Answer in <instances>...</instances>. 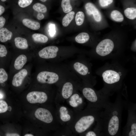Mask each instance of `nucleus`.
Listing matches in <instances>:
<instances>
[{
  "mask_svg": "<svg viewBox=\"0 0 136 136\" xmlns=\"http://www.w3.org/2000/svg\"><path fill=\"white\" fill-rule=\"evenodd\" d=\"M90 39L88 34L86 32H82L79 33L75 38V40L80 44H84L87 42Z\"/></svg>",
  "mask_w": 136,
  "mask_h": 136,
  "instance_id": "19",
  "label": "nucleus"
},
{
  "mask_svg": "<svg viewBox=\"0 0 136 136\" xmlns=\"http://www.w3.org/2000/svg\"><path fill=\"white\" fill-rule=\"evenodd\" d=\"M6 22V19L3 16L0 17V29L3 27Z\"/></svg>",
  "mask_w": 136,
  "mask_h": 136,
  "instance_id": "36",
  "label": "nucleus"
},
{
  "mask_svg": "<svg viewBox=\"0 0 136 136\" xmlns=\"http://www.w3.org/2000/svg\"><path fill=\"white\" fill-rule=\"evenodd\" d=\"M82 93L84 97L91 104V108L103 109L110 103L109 96L100 90L97 91L91 87H85L83 89Z\"/></svg>",
  "mask_w": 136,
  "mask_h": 136,
  "instance_id": "3",
  "label": "nucleus"
},
{
  "mask_svg": "<svg viewBox=\"0 0 136 136\" xmlns=\"http://www.w3.org/2000/svg\"><path fill=\"white\" fill-rule=\"evenodd\" d=\"M113 0H99V2L102 7H105L111 4Z\"/></svg>",
  "mask_w": 136,
  "mask_h": 136,
  "instance_id": "34",
  "label": "nucleus"
},
{
  "mask_svg": "<svg viewBox=\"0 0 136 136\" xmlns=\"http://www.w3.org/2000/svg\"><path fill=\"white\" fill-rule=\"evenodd\" d=\"M26 98L28 101L31 104L43 103L47 100V94L43 92L33 91L27 94Z\"/></svg>",
  "mask_w": 136,
  "mask_h": 136,
  "instance_id": "8",
  "label": "nucleus"
},
{
  "mask_svg": "<svg viewBox=\"0 0 136 136\" xmlns=\"http://www.w3.org/2000/svg\"><path fill=\"white\" fill-rule=\"evenodd\" d=\"M12 33L7 28L3 27L0 29V41L6 42L11 38Z\"/></svg>",
  "mask_w": 136,
  "mask_h": 136,
  "instance_id": "14",
  "label": "nucleus"
},
{
  "mask_svg": "<svg viewBox=\"0 0 136 136\" xmlns=\"http://www.w3.org/2000/svg\"><path fill=\"white\" fill-rule=\"evenodd\" d=\"M8 108V105L5 101L0 100V113L5 112Z\"/></svg>",
  "mask_w": 136,
  "mask_h": 136,
  "instance_id": "33",
  "label": "nucleus"
},
{
  "mask_svg": "<svg viewBox=\"0 0 136 136\" xmlns=\"http://www.w3.org/2000/svg\"><path fill=\"white\" fill-rule=\"evenodd\" d=\"M50 29L49 34L50 36H53L55 33V25L53 24H51L49 26Z\"/></svg>",
  "mask_w": 136,
  "mask_h": 136,
  "instance_id": "35",
  "label": "nucleus"
},
{
  "mask_svg": "<svg viewBox=\"0 0 136 136\" xmlns=\"http://www.w3.org/2000/svg\"><path fill=\"white\" fill-rule=\"evenodd\" d=\"M58 48L55 46H50L45 47L40 50L38 54L41 58L49 59L55 58L57 55Z\"/></svg>",
  "mask_w": 136,
  "mask_h": 136,
  "instance_id": "9",
  "label": "nucleus"
},
{
  "mask_svg": "<svg viewBox=\"0 0 136 136\" xmlns=\"http://www.w3.org/2000/svg\"><path fill=\"white\" fill-rule=\"evenodd\" d=\"M36 118L47 123H51L53 120V117L51 112L48 110L43 108L38 109L35 112Z\"/></svg>",
  "mask_w": 136,
  "mask_h": 136,
  "instance_id": "10",
  "label": "nucleus"
},
{
  "mask_svg": "<svg viewBox=\"0 0 136 136\" xmlns=\"http://www.w3.org/2000/svg\"><path fill=\"white\" fill-rule=\"evenodd\" d=\"M37 79L40 83L52 84L56 83L58 80L59 77L54 72L44 71L38 74Z\"/></svg>",
  "mask_w": 136,
  "mask_h": 136,
  "instance_id": "7",
  "label": "nucleus"
},
{
  "mask_svg": "<svg viewBox=\"0 0 136 136\" xmlns=\"http://www.w3.org/2000/svg\"><path fill=\"white\" fill-rule=\"evenodd\" d=\"M3 97V94L2 93H0V99L2 98Z\"/></svg>",
  "mask_w": 136,
  "mask_h": 136,
  "instance_id": "41",
  "label": "nucleus"
},
{
  "mask_svg": "<svg viewBox=\"0 0 136 136\" xmlns=\"http://www.w3.org/2000/svg\"><path fill=\"white\" fill-rule=\"evenodd\" d=\"M27 74L26 69H23L15 74L12 81V84L15 87H19L22 84L23 81Z\"/></svg>",
  "mask_w": 136,
  "mask_h": 136,
  "instance_id": "11",
  "label": "nucleus"
},
{
  "mask_svg": "<svg viewBox=\"0 0 136 136\" xmlns=\"http://www.w3.org/2000/svg\"><path fill=\"white\" fill-rule=\"evenodd\" d=\"M103 109L93 108L90 114L82 116L75 124V128L78 133H82L89 129L99 120Z\"/></svg>",
  "mask_w": 136,
  "mask_h": 136,
  "instance_id": "4",
  "label": "nucleus"
},
{
  "mask_svg": "<svg viewBox=\"0 0 136 136\" xmlns=\"http://www.w3.org/2000/svg\"><path fill=\"white\" fill-rule=\"evenodd\" d=\"M40 0L43 2H45L47 0Z\"/></svg>",
  "mask_w": 136,
  "mask_h": 136,
  "instance_id": "43",
  "label": "nucleus"
},
{
  "mask_svg": "<svg viewBox=\"0 0 136 136\" xmlns=\"http://www.w3.org/2000/svg\"><path fill=\"white\" fill-rule=\"evenodd\" d=\"M5 8L2 5H0V16L2 15L5 12Z\"/></svg>",
  "mask_w": 136,
  "mask_h": 136,
  "instance_id": "39",
  "label": "nucleus"
},
{
  "mask_svg": "<svg viewBox=\"0 0 136 136\" xmlns=\"http://www.w3.org/2000/svg\"><path fill=\"white\" fill-rule=\"evenodd\" d=\"M8 75L5 70L0 68V84H3L6 82L8 79Z\"/></svg>",
  "mask_w": 136,
  "mask_h": 136,
  "instance_id": "28",
  "label": "nucleus"
},
{
  "mask_svg": "<svg viewBox=\"0 0 136 136\" xmlns=\"http://www.w3.org/2000/svg\"><path fill=\"white\" fill-rule=\"evenodd\" d=\"M22 22L24 25L32 30H37L40 27V24L39 22L29 19H24L22 20Z\"/></svg>",
  "mask_w": 136,
  "mask_h": 136,
  "instance_id": "15",
  "label": "nucleus"
},
{
  "mask_svg": "<svg viewBox=\"0 0 136 136\" xmlns=\"http://www.w3.org/2000/svg\"><path fill=\"white\" fill-rule=\"evenodd\" d=\"M92 15L96 21L100 22L101 21V16L100 13L97 8L94 11Z\"/></svg>",
  "mask_w": 136,
  "mask_h": 136,
  "instance_id": "31",
  "label": "nucleus"
},
{
  "mask_svg": "<svg viewBox=\"0 0 136 136\" xmlns=\"http://www.w3.org/2000/svg\"><path fill=\"white\" fill-rule=\"evenodd\" d=\"M124 14L127 18L133 19L136 17V9L134 8H128L125 9L124 11Z\"/></svg>",
  "mask_w": 136,
  "mask_h": 136,
  "instance_id": "23",
  "label": "nucleus"
},
{
  "mask_svg": "<svg viewBox=\"0 0 136 136\" xmlns=\"http://www.w3.org/2000/svg\"><path fill=\"white\" fill-rule=\"evenodd\" d=\"M125 105V101L119 93L115 101L110 102L102 110L98 121L101 136L120 135L122 114Z\"/></svg>",
  "mask_w": 136,
  "mask_h": 136,
  "instance_id": "1",
  "label": "nucleus"
},
{
  "mask_svg": "<svg viewBox=\"0 0 136 136\" xmlns=\"http://www.w3.org/2000/svg\"><path fill=\"white\" fill-rule=\"evenodd\" d=\"M115 44L109 39H106L100 42L95 49V56L101 58H109L115 56L114 52Z\"/></svg>",
  "mask_w": 136,
  "mask_h": 136,
  "instance_id": "6",
  "label": "nucleus"
},
{
  "mask_svg": "<svg viewBox=\"0 0 136 136\" xmlns=\"http://www.w3.org/2000/svg\"><path fill=\"white\" fill-rule=\"evenodd\" d=\"M73 67L75 70L81 76H86L90 74L88 67L82 63L76 62L74 64Z\"/></svg>",
  "mask_w": 136,
  "mask_h": 136,
  "instance_id": "12",
  "label": "nucleus"
},
{
  "mask_svg": "<svg viewBox=\"0 0 136 136\" xmlns=\"http://www.w3.org/2000/svg\"><path fill=\"white\" fill-rule=\"evenodd\" d=\"M85 18L84 13L82 11L78 12L75 17V21L76 24L78 26L82 25L83 23Z\"/></svg>",
  "mask_w": 136,
  "mask_h": 136,
  "instance_id": "26",
  "label": "nucleus"
},
{
  "mask_svg": "<svg viewBox=\"0 0 136 136\" xmlns=\"http://www.w3.org/2000/svg\"><path fill=\"white\" fill-rule=\"evenodd\" d=\"M27 61L26 56L21 54L16 59L14 63V67L16 70L21 69L26 63Z\"/></svg>",
  "mask_w": 136,
  "mask_h": 136,
  "instance_id": "16",
  "label": "nucleus"
},
{
  "mask_svg": "<svg viewBox=\"0 0 136 136\" xmlns=\"http://www.w3.org/2000/svg\"><path fill=\"white\" fill-rule=\"evenodd\" d=\"M44 17V16L43 13H39L38 14L37 17L38 19L41 20L43 19Z\"/></svg>",
  "mask_w": 136,
  "mask_h": 136,
  "instance_id": "38",
  "label": "nucleus"
},
{
  "mask_svg": "<svg viewBox=\"0 0 136 136\" xmlns=\"http://www.w3.org/2000/svg\"><path fill=\"white\" fill-rule=\"evenodd\" d=\"M60 118L63 121L66 122L70 120L71 117L68 114V111L66 107L62 106L60 109Z\"/></svg>",
  "mask_w": 136,
  "mask_h": 136,
  "instance_id": "20",
  "label": "nucleus"
},
{
  "mask_svg": "<svg viewBox=\"0 0 136 136\" xmlns=\"http://www.w3.org/2000/svg\"><path fill=\"white\" fill-rule=\"evenodd\" d=\"M7 0H1V1L2 2H4L6 1Z\"/></svg>",
  "mask_w": 136,
  "mask_h": 136,
  "instance_id": "44",
  "label": "nucleus"
},
{
  "mask_svg": "<svg viewBox=\"0 0 136 136\" xmlns=\"http://www.w3.org/2000/svg\"><path fill=\"white\" fill-rule=\"evenodd\" d=\"M111 16L112 18L115 21L121 22L124 20V17L122 14L119 11L114 10L111 12Z\"/></svg>",
  "mask_w": 136,
  "mask_h": 136,
  "instance_id": "24",
  "label": "nucleus"
},
{
  "mask_svg": "<svg viewBox=\"0 0 136 136\" xmlns=\"http://www.w3.org/2000/svg\"><path fill=\"white\" fill-rule=\"evenodd\" d=\"M98 74L101 77L104 87L100 90L109 96L121 89L125 72L117 64H107L99 70Z\"/></svg>",
  "mask_w": 136,
  "mask_h": 136,
  "instance_id": "2",
  "label": "nucleus"
},
{
  "mask_svg": "<svg viewBox=\"0 0 136 136\" xmlns=\"http://www.w3.org/2000/svg\"><path fill=\"white\" fill-rule=\"evenodd\" d=\"M75 14L73 11L68 13L63 17L62 20V23L63 26L66 27L68 26L73 19Z\"/></svg>",
  "mask_w": 136,
  "mask_h": 136,
  "instance_id": "22",
  "label": "nucleus"
},
{
  "mask_svg": "<svg viewBox=\"0 0 136 136\" xmlns=\"http://www.w3.org/2000/svg\"><path fill=\"white\" fill-rule=\"evenodd\" d=\"M33 8L38 12L42 13H45L47 10V8L45 5L39 3L34 4L33 6Z\"/></svg>",
  "mask_w": 136,
  "mask_h": 136,
  "instance_id": "27",
  "label": "nucleus"
},
{
  "mask_svg": "<svg viewBox=\"0 0 136 136\" xmlns=\"http://www.w3.org/2000/svg\"><path fill=\"white\" fill-rule=\"evenodd\" d=\"M73 86L71 82H67L63 85L61 94L63 97L65 99L69 98L72 94Z\"/></svg>",
  "mask_w": 136,
  "mask_h": 136,
  "instance_id": "13",
  "label": "nucleus"
},
{
  "mask_svg": "<svg viewBox=\"0 0 136 136\" xmlns=\"http://www.w3.org/2000/svg\"><path fill=\"white\" fill-rule=\"evenodd\" d=\"M86 136H97L96 133L93 130L88 131L85 134Z\"/></svg>",
  "mask_w": 136,
  "mask_h": 136,
  "instance_id": "37",
  "label": "nucleus"
},
{
  "mask_svg": "<svg viewBox=\"0 0 136 136\" xmlns=\"http://www.w3.org/2000/svg\"><path fill=\"white\" fill-rule=\"evenodd\" d=\"M125 106L128 110L126 124L123 129V135L136 136V106L135 104L125 101Z\"/></svg>",
  "mask_w": 136,
  "mask_h": 136,
  "instance_id": "5",
  "label": "nucleus"
},
{
  "mask_svg": "<svg viewBox=\"0 0 136 136\" xmlns=\"http://www.w3.org/2000/svg\"><path fill=\"white\" fill-rule=\"evenodd\" d=\"M32 38L34 41L38 43H45L48 41L47 36L41 33H34L32 35Z\"/></svg>",
  "mask_w": 136,
  "mask_h": 136,
  "instance_id": "21",
  "label": "nucleus"
},
{
  "mask_svg": "<svg viewBox=\"0 0 136 136\" xmlns=\"http://www.w3.org/2000/svg\"><path fill=\"white\" fill-rule=\"evenodd\" d=\"M32 1L33 0H19L18 4L20 7L24 8L30 5Z\"/></svg>",
  "mask_w": 136,
  "mask_h": 136,
  "instance_id": "30",
  "label": "nucleus"
},
{
  "mask_svg": "<svg viewBox=\"0 0 136 136\" xmlns=\"http://www.w3.org/2000/svg\"><path fill=\"white\" fill-rule=\"evenodd\" d=\"M6 136H19L20 135L16 133H8L6 134Z\"/></svg>",
  "mask_w": 136,
  "mask_h": 136,
  "instance_id": "40",
  "label": "nucleus"
},
{
  "mask_svg": "<svg viewBox=\"0 0 136 136\" xmlns=\"http://www.w3.org/2000/svg\"><path fill=\"white\" fill-rule=\"evenodd\" d=\"M83 103L82 97L77 94H73L71 97L69 101L70 105L73 107H77L81 105Z\"/></svg>",
  "mask_w": 136,
  "mask_h": 136,
  "instance_id": "17",
  "label": "nucleus"
},
{
  "mask_svg": "<svg viewBox=\"0 0 136 136\" xmlns=\"http://www.w3.org/2000/svg\"><path fill=\"white\" fill-rule=\"evenodd\" d=\"M85 8L87 13L89 15H92L93 12L96 8L93 4L90 3H87Z\"/></svg>",
  "mask_w": 136,
  "mask_h": 136,
  "instance_id": "29",
  "label": "nucleus"
},
{
  "mask_svg": "<svg viewBox=\"0 0 136 136\" xmlns=\"http://www.w3.org/2000/svg\"><path fill=\"white\" fill-rule=\"evenodd\" d=\"M61 6L63 12L65 13H68L72 10V8L70 3V0H62Z\"/></svg>",
  "mask_w": 136,
  "mask_h": 136,
  "instance_id": "25",
  "label": "nucleus"
},
{
  "mask_svg": "<svg viewBox=\"0 0 136 136\" xmlns=\"http://www.w3.org/2000/svg\"><path fill=\"white\" fill-rule=\"evenodd\" d=\"M7 54L8 51L5 46L0 44V58H2L5 57Z\"/></svg>",
  "mask_w": 136,
  "mask_h": 136,
  "instance_id": "32",
  "label": "nucleus"
},
{
  "mask_svg": "<svg viewBox=\"0 0 136 136\" xmlns=\"http://www.w3.org/2000/svg\"><path fill=\"white\" fill-rule=\"evenodd\" d=\"M14 42L16 46L19 49H27L28 47L27 41L25 38L16 37L15 39Z\"/></svg>",
  "mask_w": 136,
  "mask_h": 136,
  "instance_id": "18",
  "label": "nucleus"
},
{
  "mask_svg": "<svg viewBox=\"0 0 136 136\" xmlns=\"http://www.w3.org/2000/svg\"><path fill=\"white\" fill-rule=\"evenodd\" d=\"M24 136H33L34 135L31 134H25Z\"/></svg>",
  "mask_w": 136,
  "mask_h": 136,
  "instance_id": "42",
  "label": "nucleus"
}]
</instances>
